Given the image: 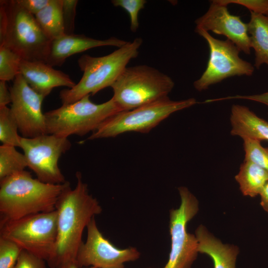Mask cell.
<instances>
[{
	"instance_id": "603a6c76",
	"label": "cell",
	"mask_w": 268,
	"mask_h": 268,
	"mask_svg": "<svg viewBox=\"0 0 268 268\" xmlns=\"http://www.w3.org/2000/svg\"><path fill=\"white\" fill-rule=\"evenodd\" d=\"M18 132L17 123L10 108L7 106L0 108V140L2 144L20 147L21 136Z\"/></svg>"
},
{
	"instance_id": "8fae6325",
	"label": "cell",
	"mask_w": 268,
	"mask_h": 268,
	"mask_svg": "<svg viewBox=\"0 0 268 268\" xmlns=\"http://www.w3.org/2000/svg\"><path fill=\"white\" fill-rule=\"evenodd\" d=\"M20 141L28 167L38 179L52 184L67 181L58 163L61 156L71 146L68 138L46 134L33 138L21 136Z\"/></svg>"
},
{
	"instance_id": "5b68a950",
	"label": "cell",
	"mask_w": 268,
	"mask_h": 268,
	"mask_svg": "<svg viewBox=\"0 0 268 268\" xmlns=\"http://www.w3.org/2000/svg\"><path fill=\"white\" fill-rule=\"evenodd\" d=\"M174 82L168 75L147 66L127 67L111 87L112 97L123 111L168 97Z\"/></svg>"
},
{
	"instance_id": "7402d4cb",
	"label": "cell",
	"mask_w": 268,
	"mask_h": 268,
	"mask_svg": "<svg viewBox=\"0 0 268 268\" xmlns=\"http://www.w3.org/2000/svg\"><path fill=\"white\" fill-rule=\"evenodd\" d=\"M27 167L24 154L18 151L15 147L0 146V180L23 171Z\"/></svg>"
},
{
	"instance_id": "4dcf8cb0",
	"label": "cell",
	"mask_w": 268,
	"mask_h": 268,
	"mask_svg": "<svg viewBox=\"0 0 268 268\" xmlns=\"http://www.w3.org/2000/svg\"><path fill=\"white\" fill-rule=\"evenodd\" d=\"M27 11L35 16L46 6L51 0H17Z\"/></svg>"
},
{
	"instance_id": "8d00e7d4",
	"label": "cell",
	"mask_w": 268,
	"mask_h": 268,
	"mask_svg": "<svg viewBox=\"0 0 268 268\" xmlns=\"http://www.w3.org/2000/svg\"><path fill=\"white\" fill-rule=\"evenodd\" d=\"M265 15H266V16L268 17V13H267Z\"/></svg>"
},
{
	"instance_id": "83f0119b",
	"label": "cell",
	"mask_w": 268,
	"mask_h": 268,
	"mask_svg": "<svg viewBox=\"0 0 268 268\" xmlns=\"http://www.w3.org/2000/svg\"><path fill=\"white\" fill-rule=\"evenodd\" d=\"M77 0H63V17L65 34H74Z\"/></svg>"
},
{
	"instance_id": "ba28073f",
	"label": "cell",
	"mask_w": 268,
	"mask_h": 268,
	"mask_svg": "<svg viewBox=\"0 0 268 268\" xmlns=\"http://www.w3.org/2000/svg\"><path fill=\"white\" fill-rule=\"evenodd\" d=\"M0 236L12 240L22 250L43 259L47 263L53 255L56 243L57 211L0 221Z\"/></svg>"
},
{
	"instance_id": "ac0fdd59",
	"label": "cell",
	"mask_w": 268,
	"mask_h": 268,
	"mask_svg": "<svg viewBox=\"0 0 268 268\" xmlns=\"http://www.w3.org/2000/svg\"><path fill=\"white\" fill-rule=\"evenodd\" d=\"M230 121L231 134L242 139L249 138L262 141L268 140V122L258 117L248 107L233 105Z\"/></svg>"
},
{
	"instance_id": "6da1fadb",
	"label": "cell",
	"mask_w": 268,
	"mask_h": 268,
	"mask_svg": "<svg viewBox=\"0 0 268 268\" xmlns=\"http://www.w3.org/2000/svg\"><path fill=\"white\" fill-rule=\"evenodd\" d=\"M76 184H69L62 192L56 204L57 237L53 255L47 263L50 268L75 262L78 250L83 242L84 229L102 208L97 200L89 193L81 173L75 174Z\"/></svg>"
},
{
	"instance_id": "2e32d148",
	"label": "cell",
	"mask_w": 268,
	"mask_h": 268,
	"mask_svg": "<svg viewBox=\"0 0 268 268\" xmlns=\"http://www.w3.org/2000/svg\"><path fill=\"white\" fill-rule=\"evenodd\" d=\"M20 74L28 84L44 98L55 87L66 86L71 88L76 84L67 74L44 62L22 60Z\"/></svg>"
},
{
	"instance_id": "836d02e7",
	"label": "cell",
	"mask_w": 268,
	"mask_h": 268,
	"mask_svg": "<svg viewBox=\"0 0 268 268\" xmlns=\"http://www.w3.org/2000/svg\"><path fill=\"white\" fill-rule=\"evenodd\" d=\"M260 195L261 196V205L263 209L268 212V181L264 186Z\"/></svg>"
},
{
	"instance_id": "44dd1931",
	"label": "cell",
	"mask_w": 268,
	"mask_h": 268,
	"mask_svg": "<svg viewBox=\"0 0 268 268\" xmlns=\"http://www.w3.org/2000/svg\"><path fill=\"white\" fill-rule=\"evenodd\" d=\"M62 8L63 0H51L34 16L42 30L51 40L65 34Z\"/></svg>"
},
{
	"instance_id": "30bf717a",
	"label": "cell",
	"mask_w": 268,
	"mask_h": 268,
	"mask_svg": "<svg viewBox=\"0 0 268 268\" xmlns=\"http://www.w3.org/2000/svg\"><path fill=\"white\" fill-rule=\"evenodd\" d=\"M195 32L207 42L209 52L204 71L193 83L196 90H206L211 85L232 76L253 74L254 66L240 58L241 51L231 41L216 39L201 29H195Z\"/></svg>"
},
{
	"instance_id": "4316f807",
	"label": "cell",
	"mask_w": 268,
	"mask_h": 268,
	"mask_svg": "<svg viewBox=\"0 0 268 268\" xmlns=\"http://www.w3.org/2000/svg\"><path fill=\"white\" fill-rule=\"evenodd\" d=\"M114 6L121 7L126 10L130 18V29L135 32L139 27L138 13L144 8L145 0H112Z\"/></svg>"
},
{
	"instance_id": "52a82bcc",
	"label": "cell",
	"mask_w": 268,
	"mask_h": 268,
	"mask_svg": "<svg viewBox=\"0 0 268 268\" xmlns=\"http://www.w3.org/2000/svg\"><path fill=\"white\" fill-rule=\"evenodd\" d=\"M197 103L194 98L174 101L167 97L131 110L120 112L103 122L88 139L115 137L129 132L147 133L173 113Z\"/></svg>"
},
{
	"instance_id": "d6986e66",
	"label": "cell",
	"mask_w": 268,
	"mask_h": 268,
	"mask_svg": "<svg viewBox=\"0 0 268 268\" xmlns=\"http://www.w3.org/2000/svg\"><path fill=\"white\" fill-rule=\"evenodd\" d=\"M248 24L251 49L255 52L254 67L263 65L268 67V18L264 14L250 12Z\"/></svg>"
},
{
	"instance_id": "9c48e42d",
	"label": "cell",
	"mask_w": 268,
	"mask_h": 268,
	"mask_svg": "<svg viewBox=\"0 0 268 268\" xmlns=\"http://www.w3.org/2000/svg\"><path fill=\"white\" fill-rule=\"evenodd\" d=\"M178 191L181 204L169 212L171 251L163 268H191L199 253L196 235L187 230L188 223L198 212L199 202L187 188L180 187Z\"/></svg>"
},
{
	"instance_id": "277c9868",
	"label": "cell",
	"mask_w": 268,
	"mask_h": 268,
	"mask_svg": "<svg viewBox=\"0 0 268 268\" xmlns=\"http://www.w3.org/2000/svg\"><path fill=\"white\" fill-rule=\"evenodd\" d=\"M142 42V38L138 37L104 56L82 55L77 64L83 75L74 87L61 91L62 105L73 103L88 95H94L111 87L130 61L137 57Z\"/></svg>"
},
{
	"instance_id": "9a60e30c",
	"label": "cell",
	"mask_w": 268,
	"mask_h": 268,
	"mask_svg": "<svg viewBox=\"0 0 268 268\" xmlns=\"http://www.w3.org/2000/svg\"><path fill=\"white\" fill-rule=\"evenodd\" d=\"M127 42L116 37L98 40L82 34H65L52 40L46 63L53 67L61 66L67 59L76 54L102 46L120 48Z\"/></svg>"
},
{
	"instance_id": "3957f363",
	"label": "cell",
	"mask_w": 268,
	"mask_h": 268,
	"mask_svg": "<svg viewBox=\"0 0 268 268\" xmlns=\"http://www.w3.org/2000/svg\"><path fill=\"white\" fill-rule=\"evenodd\" d=\"M51 41L17 0H0V45L23 60L46 63Z\"/></svg>"
},
{
	"instance_id": "f546056e",
	"label": "cell",
	"mask_w": 268,
	"mask_h": 268,
	"mask_svg": "<svg viewBox=\"0 0 268 268\" xmlns=\"http://www.w3.org/2000/svg\"><path fill=\"white\" fill-rule=\"evenodd\" d=\"M45 262L43 259L22 250L13 268H46Z\"/></svg>"
},
{
	"instance_id": "f1b7e54d",
	"label": "cell",
	"mask_w": 268,
	"mask_h": 268,
	"mask_svg": "<svg viewBox=\"0 0 268 268\" xmlns=\"http://www.w3.org/2000/svg\"><path fill=\"white\" fill-rule=\"evenodd\" d=\"M225 5L234 3L246 7L250 12L266 15L268 12V0H218Z\"/></svg>"
},
{
	"instance_id": "cb8c5ba5",
	"label": "cell",
	"mask_w": 268,
	"mask_h": 268,
	"mask_svg": "<svg viewBox=\"0 0 268 268\" xmlns=\"http://www.w3.org/2000/svg\"><path fill=\"white\" fill-rule=\"evenodd\" d=\"M22 60L14 52L0 45V80H14L20 74Z\"/></svg>"
},
{
	"instance_id": "d4e9b609",
	"label": "cell",
	"mask_w": 268,
	"mask_h": 268,
	"mask_svg": "<svg viewBox=\"0 0 268 268\" xmlns=\"http://www.w3.org/2000/svg\"><path fill=\"white\" fill-rule=\"evenodd\" d=\"M244 160L251 161L268 172V147H263L261 141L243 138Z\"/></svg>"
},
{
	"instance_id": "4fadbf2b",
	"label": "cell",
	"mask_w": 268,
	"mask_h": 268,
	"mask_svg": "<svg viewBox=\"0 0 268 268\" xmlns=\"http://www.w3.org/2000/svg\"><path fill=\"white\" fill-rule=\"evenodd\" d=\"M10 108L22 136L33 138L47 134L42 105L44 98L35 92L20 74L13 80L10 89Z\"/></svg>"
},
{
	"instance_id": "d6a6232c",
	"label": "cell",
	"mask_w": 268,
	"mask_h": 268,
	"mask_svg": "<svg viewBox=\"0 0 268 268\" xmlns=\"http://www.w3.org/2000/svg\"><path fill=\"white\" fill-rule=\"evenodd\" d=\"M11 103V94L8 89L6 81L0 80V108L6 106Z\"/></svg>"
},
{
	"instance_id": "1f68e13d",
	"label": "cell",
	"mask_w": 268,
	"mask_h": 268,
	"mask_svg": "<svg viewBox=\"0 0 268 268\" xmlns=\"http://www.w3.org/2000/svg\"><path fill=\"white\" fill-rule=\"evenodd\" d=\"M245 99L252 101L258 102L268 106V91L262 93L240 95H237L235 96H228L226 97L219 98L215 99H211V102L218 101L228 99Z\"/></svg>"
},
{
	"instance_id": "8992f818",
	"label": "cell",
	"mask_w": 268,
	"mask_h": 268,
	"mask_svg": "<svg viewBox=\"0 0 268 268\" xmlns=\"http://www.w3.org/2000/svg\"><path fill=\"white\" fill-rule=\"evenodd\" d=\"M88 95L73 103L45 113L47 134L67 137L94 132L109 117L123 111L111 98L95 104Z\"/></svg>"
},
{
	"instance_id": "7c38bea8",
	"label": "cell",
	"mask_w": 268,
	"mask_h": 268,
	"mask_svg": "<svg viewBox=\"0 0 268 268\" xmlns=\"http://www.w3.org/2000/svg\"><path fill=\"white\" fill-rule=\"evenodd\" d=\"M94 218L86 227V240L82 243L76 255L75 263L78 268H124L125 263L139 259L140 253L136 248L119 249L105 238Z\"/></svg>"
},
{
	"instance_id": "e0dca14e",
	"label": "cell",
	"mask_w": 268,
	"mask_h": 268,
	"mask_svg": "<svg viewBox=\"0 0 268 268\" xmlns=\"http://www.w3.org/2000/svg\"><path fill=\"white\" fill-rule=\"evenodd\" d=\"M195 235L199 253L209 256L213 261L214 268H236L239 254L237 246L222 243L202 225L198 227Z\"/></svg>"
},
{
	"instance_id": "e575fe53",
	"label": "cell",
	"mask_w": 268,
	"mask_h": 268,
	"mask_svg": "<svg viewBox=\"0 0 268 268\" xmlns=\"http://www.w3.org/2000/svg\"><path fill=\"white\" fill-rule=\"evenodd\" d=\"M58 268H79L75 262H69L64 264Z\"/></svg>"
},
{
	"instance_id": "5bb4252c",
	"label": "cell",
	"mask_w": 268,
	"mask_h": 268,
	"mask_svg": "<svg viewBox=\"0 0 268 268\" xmlns=\"http://www.w3.org/2000/svg\"><path fill=\"white\" fill-rule=\"evenodd\" d=\"M227 6L218 0H211L206 12L195 20V29L223 35L241 52L250 55L252 49L248 24L240 16L231 14Z\"/></svg>"
},
{
	"instance_id": "ffe728a7",
	"label": "cell",
	"mask_w": 268,
	"mask_h": 268,
	"mask_svg": "<svg viewBox=\"0 0 268 268\" xmlns=\"http://www.w3.org/2000/svg\"><path fill=\"white\" fill-rule=\"evenodd\" d=\"M235 178L242 194L253 198L260 195L268 181V172L251 161L244 160Z\"/></svg>"
},
{
	"instance_id": "484cf974",
	"label": "cell",
	"mask_w": 268,
	"mask_h": 268,
	"mask_svg": "<svg viewBox=\"0 0 268 268\" xmlns=\"http://www.w3.org/2000/svg\"><path fill=\"white\" fill-rule=\"evenodd\" d=\"M22 250L14 242L0 236V268H13Z\"/></svg>"
},
{
	"instance_id": "d590c367",
	"label": "cell",
	"mask_w": 268,
	"mask_h": 268,
	"mask_svg": "<svg viewBox=\"0 0 268 268\" xmlns=\"http://www.w3.org/2000/svg\"><path fill=\"white\" fill-rule=\"evenodd\" d=\"M96 268L90 267H86V268Z\"/></svg>"
},
{
	"instance_id": "7a4b0ae2",
	"label": "cell",
	"mask_w": 268,
	"mask_h": 268,
	"mask_svg": "<svg viewBox=\"0 0 268 268\" xmlns=\"http://www.w3.org/2000/svg\"><path fill=\"white\" fill-rule=\"evenodd\" d=\"M69 184L44 183L26 170L0 180V221L55 210L60 196Z\"/></svg>"
}]
</instances>
